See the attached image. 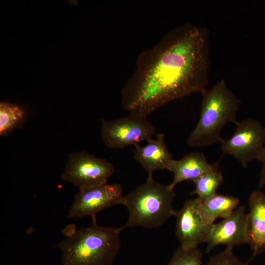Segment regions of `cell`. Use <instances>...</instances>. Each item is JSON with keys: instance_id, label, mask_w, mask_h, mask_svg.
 Wrapping results in <instances>:
<instances>
[{"instance_id": "13", "label": "cell", "mask_w": 265, "mask_h": 265, "mask_svg": "<svg viewBox=\"0 0 265 265\" xmlns=\"http://www.w3.org/2000/svg\"><path fill=\"white\" fill-rule=\"evenodd\" d=\"M214 164L209 163L205 155L199 152L189 153L178 160L173 159L168 170L173 173V180L169 186L174 188L183 181L193 182L212 169Z\"/></svg>"}, {"instance_id": "11", "label": "cell", "mask_w": 265, "mask_h": 265, "mask_svg": "<svg viewBox=\"0 0 265 265\" xmlns=\"http://www.w3.org/2000/svg\"><path fill=\"white\" fill-rule=\"evenodd\" d=\"M248 204L247 243L253 251L251 260L265 251V194L259 190L250 195Z\"/></svg>"}, {"instance_id": "14", "label": "cell", "mask_w": 265, "mask_h": 265, "mask_svg": "<svg viewBox=\"0 0 265 265\" xmlns=\"http://www.w3.org/2000/svg\"><path fill=\"white\" fill-rule=\"evenodd\" d=\"M199 200V211L203 222L208 225L213 224L217 218L229 216L239 203V199L235 196L217 193Z\"/></svg>"}, {"instance_id": "6", "label": "cell", "mask_w": 265, "mask_h": 265, "mask_svg": "<svg viewBox=\"0 0 265 265\" xmlns=\"http://www.w3.org/2000/svg\"><path fill=\"white\" fill-rule=\"evenodd\" d=\"M101 137L110 149L135 146L155 135V128L147 117L133 113L113 120L101 119Z\"/></svg>"}, {"instance_id": "16", "label": "cell", "mask_w": 265, "mask_h": 265, "mask_svg": "<svg viewBox=\"0 0 265 265\" xmlns=\"http://www.w3.org/2000/svg\"><path fill=\"white\" fill-rule=\"evenodd\" d=\"M223 182L222 173L218 163H215L212 169L193 181L195 189L190 194L196 195L199 199L204 200L216 194Z\"/></svg>"}, {"instance_id": "5", "label": "cell", "mask_w": 265, "mask_h": 265, "mask_svg": "<svg viewBox=\"0 0 265 265\" xmlns=\"http://www.w3.org/2000/svg\"><path fill=\"white\" fill-rule=\"evenodd\" d=\"M235 124L234 134L220 142L223 154L233 156L244 167L252 160L261 162L265 155V128L253 119Z\"/></svg>"}, {"instance_id": "7", "label": "cell", "mask_w": 265, "mask_h": 265, "mask_svg": "<svg viewBox=\"0 0 265 265\" xmlns=\"http://www.w3.org/2000/svg\"><path fill=\"white\" fill-rule=\"evenodd\" d=\"M115 172L113 165L106 159L82 151L69 155L60 178L80 190L106 184Z\"/></svg>"}, {"instance_id": "3", "label": "cell", "mask_w": 265, "mask_h": 265, "mask_svg": "<svg viewBox=\"0 0 265 265\" xmlns=\"http://www.w3.org/2000/svg\"><path fill=\"white\" fill-rule=\"evenodd\" d=\"M199 121L187 139L188 146L203 147L220 143L221 131L228 122L236 123L239 100L221 79L202 93Z\"/></svg>"}, {"instance_id": "2", "label": "cell", "mask_w": 265, "mask_h": 265, "mask_svg": "<svg viewBox=\"0 0 265 265\" xmlns=\"http://www.w3.org/2000/svg\"><path fill=\"white\" fill-rule=\"evenodd\" d=\"M91 225L74 230L66 227V238L58 246L61 265H112L121 247L120 227L99 225L96 216L91 217Z\"/></svg>"}, {"instance_id": "15", "label": "cell", "mask_w": 265, "mask_h": 265, "mask_svg": "<svg viewBox=\"0 0 265 265\" xmlns=\"http://www.w3.org/2000/svg\"><path fill=\"white\" fill-rule=\"evenodd\" d=\"M27 117L26 110L8 102L0 103V135L5 136L24 124Z\"/></svg>"}, {"instance_id": "9", "label": "cell", "mask_w": 265, "mask_h": 265, "mask_svg": "<svg viewBox=\"0 0 265 265\" xmlns=\"http://www.w3.org/2000/svg\"><path fill=\"white\" fill-rule=\"evenodd\" d=\"M200 200L197 197L186 200L182 208L175 211V234L184 249L197 248L206 243L211 225L205 224L199 211Z\"/></svg>"}, {"instance_id": "10", "label": "cell", "mask_w": 265, "mask_h": 265, "mask_svg": "<svg viewBox=\"0 0 265 265\" xmlns=\"http://www.w3.org/2000/svg\"><path fill=\"white\" fill-rule=\"evenodd\" d=\"M241 206L220 222L211 225L206 241V253L218 245L234 247L247 243L248 217Z\"/></svg>"}, {"instance_id": "18", "label": "cell", "mask_w": 265, "mask_h": 265, "mask_svg": "<svg viewBox=\"0 0 265 265\" xmlns=\"http://www.w3.org/2000/svg\"><path fill=\"white\" fill-rule=\"evenodd\" d=\"M233 247L227 246L226 249L211 257L207 265H247L239 260L233 252Z\"/></svg>"}, {"instance_id": "12", "label": "cell", "mask_w": 265, "mask_h": 265, "mask_svg": "<svg viewBox=\"0 0 265 265\" xmlns=\"http://www.w3.org/2000/svg\"><path fill=\"white\" fill-rule=\"evenodd\" d=\"M133 157L139 163L148 175H153L157 170H168L174 159L167 148L165 141V135L159 133L155 138L147 141L144 146L137 145L134 146Z\"/></svg>"}, {"instance_id": "1", "label": "cell", "mask_w": 265, "mask_h": 265, "mask_svg": "<svg viewBox=\"0 0 265 265\" xmlns=\"http://www.w3.org/2000/svg\"><path fill=\"white\" fill-rule=\"evenodd\" d=\"M209 35L207 28L186 23L142 52L121 90L124 109L147 117L170 101L202 93L209 84Z\"/></svg>"}, {"instance_id": "8", "label": "cell", "mask_w": 265, "mask_h": 265, "mask_svg": "<svg viewBox=\"0 0 265 265\" xmlns=\"http://www.w3.org/2000/svg\"><path fill=\"white\" fill-rule=\"evenodd\" d=\"M122 186L117 184H108L80 189L75 196L68 212V218L96 216L103 210L120 204L123 196Z\"/></svg>"}, {"instance_id": "4", "label": "cell", "mask_w": 265, "mask_h": 265, "mask_svg": "<svg viewBox=\"0 0 265 265\" xmlns=\"http://www.w3.org/2000/svg\"><path fill=\"white\" fill-rule=\"evenodd\" d=\"M174 188L156 181L148 175L146 182L121 199L129 213L128 220L121 227L140 226L146 229L157 228L173 216V202L176 197Z\"/></svg>"}, {"instance_id": "19", "label": "cell", "mask_w": 265, "mask_h": 265, "mask_svg": "<svg viewBox=\"0 0 265 265\" xmlns=\"http://www.w3.org/2000/svg\"><path fill=\"white\" fill-rule=\"evenodd\" d=\"M261 162L262 163V167L259 183L260 187L265 186V155Z\"/></svg>"}, {"instance_id": "17", "label": "cell", "mask_w": 265, "mask_h": 265, "mask_svg": "<svg viewBox=\"0 0 265 265\" xmlns=\"http://www.w3.org/2000/svg\"><path fill=\"white\" fill-rule=\"evenodd\" d=\"M202 258V253L197 247L184 249L180 246L167 265H203Z\"/></svg>"}]
</instances>
